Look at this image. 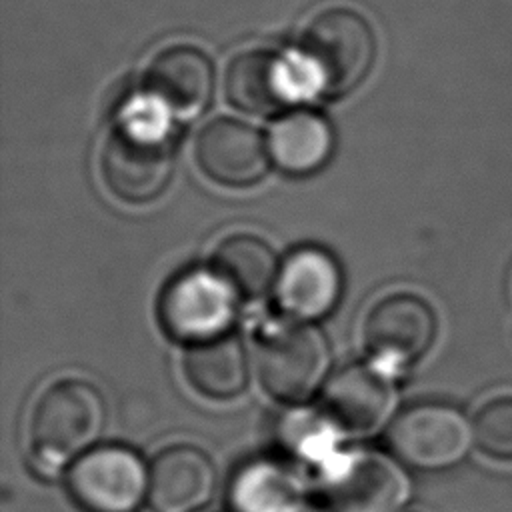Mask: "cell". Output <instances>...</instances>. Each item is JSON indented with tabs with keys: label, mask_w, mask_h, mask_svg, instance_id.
<instances>
[{
	"label": "cell",
	"mask_w": 512,
	"mask_h": 512,
	"mask_svg": "<svg viewBox=\"0 0 512 512\" xmlns=\"http://www.w3.org/2000/svg\"><path fill=\"white\" fill-rule=\"evenodd\" d=\"M194 158L204 176L228 188L254 186L270 168L266 138L234 118L208 122L196 136Z\"/></svg>",
	"instance_id": "obj_10"
},
{
	"label": "cell",
	"mask_w": 512,
	"mask_h": 512,
	"mask_svg": "<svg viewBox=\"0 0 512 512\" xmlns=\"http://www.w3.org/2000/svg\"><path fill=\"white\" fill-rule=\"evenodd\" d=\"M334 432L338 428L320 412V416L312 414H294L288 416L282 424V440L286 450L294 456L308 462H324V466L334 458L328 456L334 446Z\"/></svg>",
	"instance_id": "obj_21"
},
{
	"label": "cell",
	"mask_w": 512,
	"mask_h": 512,
	"mask_svg": "<svg viewBox=\"0 0 512 512\" xmlns=\"http://www.w3.org/2000/svg\"><path fill=\"white\" fill-rule=\"evenodd\" d=\"M238 300L212 268L188 270L166 284L158 302V318L172 340L194 346L226 334Z\"/></svg>",
	"instance_id": "obj_8"
},
{
	"label": "cell",
	"mask_w": 512,
	"mask_h": 512,
	"mask_svg": "<svg viewBox=\"0 0 512 512\" xmlns=\"http://www.w3.org/2000/svg\"><path fill=\"white\" fill-rule=\"evenodd\" d=\"M148 470V500L156 512H196L214 496V464L196 446L164 448Z\"/></svg>",
	"instance_id": "obj_15"
},
{
	"label": "cell",
	"mask_w": 512,
	"mask_h": 512,
	"mask_svg": "<svg viewBox=\"0 0 512 512\" xmlns=\"http://www.w3.org/2000/svg\"><path fill=\"white\" fill-rule=\"evenodd\" d=\"M254 366L262 388L286 404H302L322 386L330 368L326 336L308 322L266 334L256 348Z\"/></svg>",
	"instance_id": "obj_4"
},
{
	"label": "cell",
	"mask_w": 512,
	"mask_h": 512,
	"mask_svg": "<svg viewBox=\"0 0 512 512\" xmlns=\"http://www.w3.org/2000/svg\"><path fill=\"white\" fill-rule=\"evenodd\" d=\"M210 268L244 300H260L278 280V260L274 250L252 234L224 238L214 254Z\"/></svg>",
	"instance_id": "obj_19"
},
{
	"label": "cell",
	"mask_w": 512,
	"mask_h": 512,
	"mask_svg": "<svg viewBox=\"0 0 512 512\" xmlns=\"http://www.w3.org/2000/svg\"><path fill=\"white\" fill-rule=\"evenodd\" d=\"M214 80V64L204 50L192 44H170L148 62L142 88L146 98L170 116L190 118L210 104Z\"/></svg>",
	"instance_id": "obj_11"
},
{
	"label": "cell",
	"mask_w": 512,
	"mask_h": 512,
	"mask_svg": "<svg viewBox=\"0 0 512 512\" xmlns=\"http://www.w3.org/2000/svg\"><path fill=\"white\" fill-rule=\"evenodd\" d=\"M266 146L278 170L292 176H308L330 160L334 130L320 112L292 108L272 122Z\"/></svg>",
	"instance_id": "obj_16"
},
{
	"label": "cell",
	"mask_w": 512,
	"mask_h": 512,
	"mask_svg": "<svg viewBox=\"0 0 512 512\" xmlns=\"http://www.w3.org/2000/svg\"><path fill=\"white\" fill-rule=\"evenodd\" d=\"M390 372L378 364H350L338 370L322 390L320 412L342 432L368 434L392 410Z\"/></svg>",
	"instance_id": "obj_12"
},
{
	"label": "cell",
	"mask_w": 512,
	"mask_h": 512,
	"mask_svg": "<svg viewBox=\"0 0 512 512\" xmlns=\"http://www.w3.org/2000/svg\"><path fill=\"white\" fill-rule=\"evenodd\" d=\"M224 92L234 108L246 114L272 116L294 104L300 84L276 50L248 48L228 62Z\"/></svg>",
	"instance_id": "obj_13"
},
{
	"label": "cell",
	"mask_w": 512,
	"mask_h": 512,
	"mask_svg": "<svg viewBox=\"0 0 512 512\" xmlns=\"http://www.w3.org/2000/svg\"><path fill=\"white\" fill-rule=\"evenodd\" d=\"M298 52L314 84L328 96L358 88L370 74L378 40L370 20L352 6H326L302 28Z\"/></svg>",
	"instance_id": "obj_2"
},
{
	"label": "cell",
	"mask_w": 512,
	"mask_h": 512,
	"mask_svg": "<svg viewBox=\"0 0 512 512\" xmlns=\"http://www.w3.org/2000/svg\"><path fill=\"white\" fill-rule=\"evenodd\" d=\"M168 118L150 98L118 116L100 154L104 184L118 200L148 204L166 190L174 172Z\"/></svg>",
	"instance_id": "obj_1"
},
{
	"label": "cell",
	"mask_w": 512,
	"mask_h": 512,
	"mask_svg": "<svg viewBox=\"0 0 512 512\" xmlns=\"http://www.w3.org/2000/svg\"><path fill=\"white\" fill-rule=\"evenodd\" d=\"M306 502L300 476L278 460L248 462L230 482L236 512H296Z\"/></svg>",
	"instance_id": "obj_18"
},
{
	"label": "cell",
	"mask_w": 512,
	"mask_h": 512,
	"mask_svg": "<svg viewBox=\"0 0 512 512\" xmlns=\"http://www.w3.org/2000/svg\"><path fill=\"white\" fill-rule=\"evenodd\" d=\"M342 270L324 248L302 246L280 266L274 296L282 312L300 322L328 316L342 294Z\"/></svg>",
	"instance_id": "obj_14"
},
{
	"label": "cell",
	"mask_w": 512,
	"mask_h": 512,
	"mask_svg": "<svg viewBox=\"0 0 512 512\" xmlns=\"http://www.w3.org/2000/svg\"><path fill=\"white\" fill-rule=\"evenodd\" d=\"M296 512H330V508L326 506V504H322V506H318V504H312V502H306V504H302Z\"/></svg>",
	"instance_id": "obj_22"
},
{
	"label": "cell",
	"mask_w": 512,
	"mask_h": 512,
	"mask_svg": "<svg viewBox=\"0 0 512 512\" xmlns=\"http://www.w3.org/2000/svg\"><path fill=\"white\" fill-rule=\"evenodd\" d=\"M150 470L118 444L98 446L70 464L66 490L84 512H136L148 498Z\"/></svg>",
	"instance_id": "obj_5"
},
{
	"label": "cell",
	"mask_w": 512,
	"mask_h": 512,
	"mask_svg": "<svg viewBox=\"0 0 512 512\" xmlns=\"http://www.w3.org/2000/svg\"><path fill=\"white\" fill-rule=\"evenodd\" d=\"M182 366L190 386L214 400H228L242 394L250 376L242 342L228 334L190 346Z\"/></svg>",
	"instance_id": "obj_17"
},
{
	"label": "cell",
	"mask_w": 512,
	"mask_h": 512,
	"mask_svg": "<svg viewBox=\"0 0 512 512\" xmlns=\"http://www.w3.org/2000/svg\"><path fill=\"white\" fill-rule=\"evenodd\" d=\"M106 422L100 390L88 380L64 378L36 400L28 438L34 458L50 470L72 464L94 448Z\"/></svg>",
	"instance_id": "obj_3"
},
{
	"label": "cell",
	"mask_w": 512,
	"mask_h": 512,
	"mask_svg": "<svg viewBox=\"0 0 512 512\" xmlns=\"http://www.w3.org/2000/svg\"><path fill=\"white\" fill-rule=\"evenodd\" d=\"M436 312L428 300L412 292L380 298L368 312L362 338L372 362L386 372L418 362L434 344Z\"/></svg>",
	"instance_id": "obj_9"
},
{
	"label": "cell",
	"mask_w": 512,
	"mask_h": 512,
	"mask_svg": "<svg viewBox=\"0 0 512 512\" xmlns=\"http://www.w3.org/2000/svg\"><path fill=\"white\" fill-rule=\"evenodd\" d=\"M408 494L398 462L374 450L338 454L322 470V498L330 512H398Z\"/></svg>",
	"instance_id": "obj_6"
},
{
	"label": "cell",
	"mask_w": 512,
	"mask_h": 512,
	"mask_svg": "<svg viewBox=\"0 0 512 512\" xmlns=\"http://www.w3.org/2000/svg\"><path fill=\"white\" fill-rule=\"evenodd\" d=\"M472 434L486 458L512 462V394L488 398L472 418Z\"/></svg>",
	"instance_id": "obj_20"
},
{
	"label": "cell",
	"mask_w": 512,
	"mask_h": 512,
	"mask_svg": "<svg viewBox=\"0 0 512 512\" xmlns=\"http://www.w3.org/2000/svg\"><path fill=\"white\" fill-rule=\"evenodd\" d=\"M472 440V422L446 402L412 404L388 428V446L394 456L422 470H442L458 464L466 458Z\"/></svg>",
	"instance_id": "obj_7"
}]
</instances>
